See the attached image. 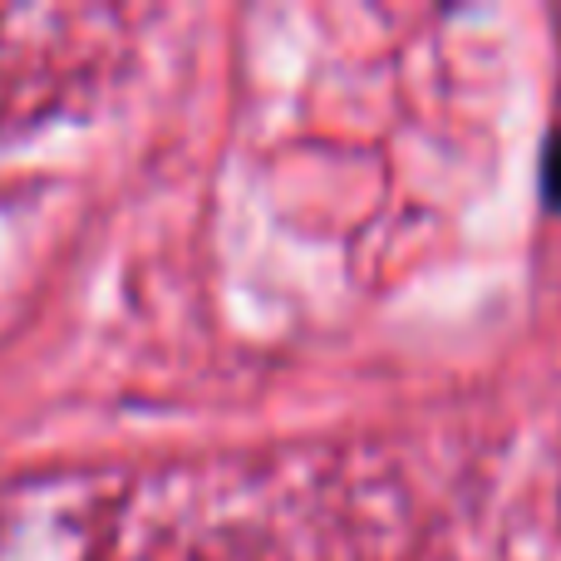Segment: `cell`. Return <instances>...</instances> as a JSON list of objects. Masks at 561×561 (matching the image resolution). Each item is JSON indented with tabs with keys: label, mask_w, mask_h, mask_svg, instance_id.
Listing matches in <instances>:
<instances>
[]
</instances>
